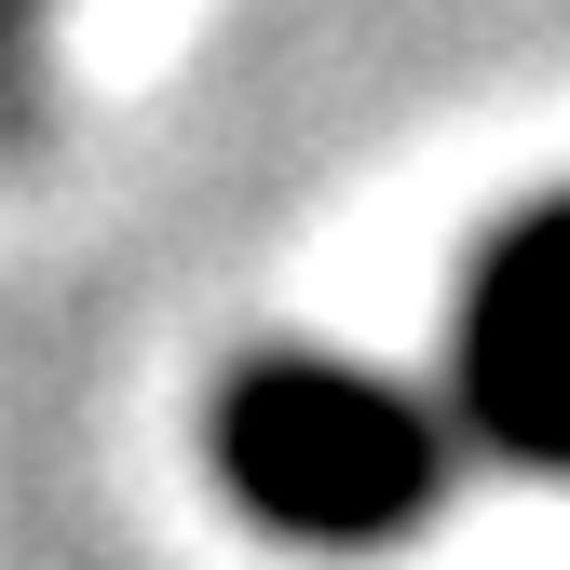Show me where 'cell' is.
Listing matches in <instances>:
<instances>
[{
    "instance_id": "obj_1",
    "label": "cell",
    "mask_w": 570,
    "mask_h": 570,
    "mask_svg": "<svg viewBox=\"0 0 570 570\" xmlns=\"http://www.w3.org/2000/svg\"><path fill=\"white\" fill-rule=\"evenodd\" d=\"M218 489L272 530V543H313V557H367L394 530H421L449 503V421L421 407L407 381L353 367V353H258V367L218 381Z\"/></svg>"
},
{
    "instance_id": "obj_2",
    "label": "cell",
    "mask_w": 570,
    "mask_h": 570,
    "mask_svg": "<svg viewBox=\"0 0 570 570\" xmlns=\"http://www.w3.org/2000/svg\"><path fill=\"white\" fill-rule=\"evenodd\" d=\"M449 381H462V435L517 475H570V190L517 204L462 272V326H449Z\"/></svg>"
},
{
    "instance_id": "obj_3",
    "label": "cell",
    "mask_w": 570,
    "mask_h": 570,
    "mask_svg": "<svg viewBox=\"0 0 570 570\" xmlns=\"http://www.w3.org/2000/svg\"><path fill=\"white\" fill-rule=\"evenodd\" d=\"M41 109V0H0V150L28 136Z\"/></svg>"
}]
</instances>
